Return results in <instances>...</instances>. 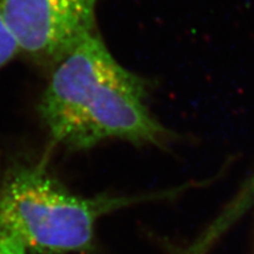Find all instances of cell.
I'll list each match as a JSON object with an SVG mask.
<instances>
[{
  "mask_svg": "<svg viewBox=\"0 0 254 254\" xmlns=\"http://www.w3.org/2000/svg\"><path fill=\"white\" fill-rule=\"evenodd\" d=\"M147 88L95 32L52 66L39 117L51 141L71 151L107 140L164 147L173 133L152 114Z\"/></svg>",
  "mask_w": 254,
  "mask_h": 254,
  "instance_id": "6da1fadb",
  "label": "cell"
},
{
  "mask_svg": "<svg viewBox=\"0 0 254 254\" xmlns=\"http://www.w3.org/2000/svg\"><path fill=\"white\" fill-rule=\"evenodd\" d=\"M98 0H0V14L20 53L53 66L97 32Z\"/></svg>",
  "mask_w": 254,
  "mask_h": 254,
  "instance_id": "3957f363",
  "label": "cell"
},
{
  "mask_svg": "<svg viewBox=\"0 0 254 254\" xmlns=\"http://www.w3.org/2000/svg\"><path fill=\"white\" fill-rule=\"evenodd\" d=\"M244 190H245L246 195L254 201V173L244 182Z\"/></svg>",
  "mask_w": 254,
  "mask_h": 254,
  "instance_id": "8992f818",
  "label": "cell"
},
{
  "mask_svg": "<svg viewBox=\"0 0 254 254\" xmlns=\"http://www.w3.org/2000/svg\"><path fill=\"white\" fill-rule=\"evenodd\" d=\"M18 55H20V49L0 14V68Z\"/></svg>",
  "mask_w": 254,
  "mask_h": 254,
  "instance_id": "277c9868",
  "label": "cell"
},
{
  "mask_svg": "<svg viewBox=\"0 0 254 254\" xmlns=\"http://www.w3.org/2000/svg\"><path fill=\"white\" fill-rule=\"evenodd\" d=\"M0 254H27V250L0 218Z\"/></svg>",
  "mask_w": 254,
  "mask_h": 254,
  "instance_id": "5b68a950",
  "label": "cell"
},
{
  "mask_svg": "<svg viewBox=\"0 0 254 254\" xmlns=\"http://www.w3.org/2000/svg\"><path fill=\"white\" fill-rule=\"evenodd\" d=\"M187 186L146 195L81 196L37 165L15 171L0 186V218L27 251L85 254L93 251L95 227L105 215L174 196Z\"/></svg>",
  "mask_w": 254,
  "mask_h": 254,
  "instance_id": "7a4b0ae2",
  "label": "cell"
}]
</instances>
